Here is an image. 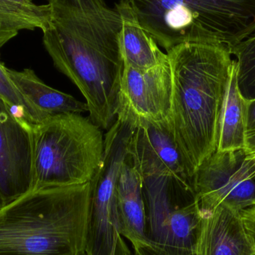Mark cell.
Instances as JSON below:
<instances>
[{"label":"cell","mask_w":255,"mask_h":255,"mask_svg":"<svg viewBox=\"0 0 255 255\" xmlns=\"http://www.w3.org/2000/svg\"><path fill=\"white\" fill-rule=\"evenodd\" d=\"M47 1L51 19L43 31L45 49L85 97L91 121L111 124L118 112L124 69L119 12L104 0Z\"/></svg>","instance_id":"cell-1"},{"label":"cell","mask_w":255,"mask_h":255,"mask_svg":"<svg viewBox=\"0 0 255 255\" xmlns=\"http://www.w3.org/2000/svg\"><path fill=\"white\" fill-rule=\"evenodd\" d=\"M254 255H255V254Z\"/></svg>","instance_id":"cell-25"},{"label":"cell","mask_w":255,"mask_h":255,"mask_svg":"<svg viewBox=\"0 0 255 255\" xmlns=\"http://www.w3.org/2000/svg\"><path fill=\"white\" fill-rule=\"evenodd\" d=\"M241 216L246 229L254 240L255 244V205L241 211Z\"/></svg>","instance_id":"cell-21"},{"label":"cell","mask_w":255,"mask_h":255,"mask_svg":"<svg viewBox=\"0 0 255 255\" xmlns=\"http://www.w3.org/2000/svg\"><path fill=\"white\" fill-rule=\"evenodd\" d=\"M0 100H2L15 116L26 127L32 128L45 121L19 92L7 74V67L0 61Z\"/></svg>","instance_id":"cell-19"},{"label":"cell","mask_w":255,"mask_h":255,"mask_svg":"<svg viewBox=\"0 0 255 255\" xmlns=\"http://www.w3.org/2000/svg\"><path fill=\"white\" fill-rule=\"evenodd\" d=\"M7 72L24 98L45 119L66 114L88 112L86 103L48 86L31 69L16 71L7 68Z\"/></svg>","instance_id":"cell-15"},{"label":"cell","mask_w":255,"mask_h":255,"mask_svg":"<svg viewBox=\"0 0 255 255\" xmlns=\"http://www.w3.org/2000/svg\"><path fill=\"white\" fill-rule=\"evenodd\" d=\"M31 135V190L90 182L102 166L105 135L90 118L51 117L33 127Z\"/></svg>","instance_id":"cell-5"},{"label":"cell","mask_w":255,"mask_h":255,"mask_svg":"<svg viewBox=\"0 0 255 255\" xmlns=\"http://www.w3.org/2000/svg\"><path fill=\"white\" fill-rule=\"evenodd\" d=\"M4 206V201H3V199H1V195H0V210L1 209V208H3V207Z\"/></svg>","instance_id":"cell-23"},{"label":"cell","mask_w":255,"mask_h":255,"mask_svg":"<svg viewBox=\"0 0 255 255\" xmlns=\"http://www.w3.org/2000/svg\"><path fill=\"white\" fill-rule=\"evenodd\" d=\"M195 255H254V240L241 212L224 205L201 211Z\"/></svg>","instance_id":"cell-12"},{"label":"cell","mask_w":255,"mask_h":255,"mask_svg":"<svg viewBox=\"0 0 255 255\" xmlns=\"http://www.w3.org/2000/svg\"><path fill=\"white\" fill-rule=\"evenodd\" d=\"M133 126L117 119L105 134L102 166L91 181L86 255H109L120 233L117 184Z\"/></svg>","instance_id":"cell-7"},{"label":"cell","mask_w":255,"mask_h":255,"mask_svg":"<svg viewBox=\"0 0 255 255\" xmlns=\"http://www.w3.org/2000/svg\"><path fill=\"white\" fill-rule=\"evenodd\" d=\"M172 100L169 61L146 70L124 66L117 119L133 126L140 122H168Z\"/></svg>","instance_id":"cell-9"},{"label":"cell","mask_w":255,"mask_h":255,"mask_svg":"<svg viewBox=\"0 0 255 255\" xmlns=\"http://www.w3.org/2000/svg\"><path fill=\"white\" fill-rule=\"evenodd\" d=\"M172 73L168 127L187 169L217 151L220 121L235 59L223 45L184 43L166 52Z\"/></svg>","instance_id":"cell-2"},{"label":"cell","mask_w":255,"mask_h":255,"mask_svg":"<svg viewBox=\"0 0 255 255\" xmlns=\"http://www.w3.org/2000/svg\"><path fill=\"white\" fill-rule=\"evenodd\" d=\"M148 255H195L200 212L191 186L174 178L142 179Z\"/></svg>","instance_id":"cell-6"},{"label":"cell","mask_w":255,"mask_h":255,"mask_svg":"<svg viewBox=\"0 0 255 255\" xmlns=\"http://www.w3.org/2000/svg\"><path fill=\"white\" fill-rule=\"evenodd\" d=\"M231 51L240 92L246 101L255 100V31Z\"/></svg>","instance_id":"cell-18"},{"label":"cell","mask_w":255,"mask_h":255,"mask_svg":"<svg viewBox=\"0 0 255 255\" xmlns=\"http://www.w3.org/2000/svg\"><path fill=\"white\" fill-rule=\"evenodd\" d=\"M128 155L142 179L169 178L193 187V178L169 130L168 122H140L133 127Z\"/></svg>","instance_id":"cell-10"},{"label":"cell","mask_w":255,"mask_h":255,"mask_svg":"<svg viewBox=\"0 0 255 255\" xmlns=\"http://www.w3.org/2000/svg\"><path fill=\"white\" fill-rule=\"evenodd\" d=\"M32 184L31 129L0 100V195L4 205L29 192Z\"/></svg>","instance_id":"cell-11"},{"label":"cell","mask_w":255,"mask_h":255,"mask_svg":"<svg viewBox=\"0 0 255 255\" xmlns=\"http://www.w3.org/2000/svg\"><path fill=\"white\" fill-rule=\"evenodd\" d=\"M115 8L122 22L120 46L124 66L146 70L166 62L167 54L160 50L154 38L140 25L128 0H121Z\"/></svg>","instance_id":"cell-14"},{"label":"cell","mask_w":255,"mask_h":255,"mask_svg":"<svg viewBox=\"0 0 255 255\" xmlns=\"http://www.w3.org/2000/svg\"><path fill=\"white\" fill-rule=\"evenodd\" d=\"M245 151L247 154L255 153V100L247 101Z\"/></svg>","instance_id":"cell-20"},{"label":"cell","mask_w":255,"mask_h":255,"mask_svg":"<svg viewBox=\"0 0 255 255\" xmlns=\"http://www.w3.org/2000/svg\"><path fill=\"white\" fill-rule=\"evenodd\" d=\"M86 255V254H84V255Z\"/></svg>","instance_id":"cell-24"},{"label":"cell","mask_w":255,"mask_h":255,"mask_svg":"<svg viewBox=\"0 0 255 255\" xmlns=\"http://www.w3.org/2000/svg\"><path fill=\"white\" fill-rule=\"evenodd\" d=\"M142 187V176L127 154L117 184L120 233L130 242L133 250L145 253L148 241Z\"/></svg>","instance_id":"cell-13"},{"label":"cell","mask_w":255,"mask_h":255,"mask_svg":"<svg viewBox=\"0 0 255 255\" xmlns=\"http://www.w3.org/2000/svg\"><path fill=\"white\" fill-rule=\"evenodd\" d=\"M144 29L166 52L184 43L232 50L255 31V0H128Z\"/></svg>","instance_id":"cell-4"},{"label":"cell","mask_w":255,"mask_h":255,"mask_svg":"<svg viewBox=\"0 0 255 255\" xmlns=\"http://www.w3.org/2000/svg\"><path fill=\"white\" fill-rule=\"evenodd\" d=\"M91 181L30 190L0 210V255L85 254Z\"/></svg>","instance_id":"cell-3"},{"label":"cell","mask_w":255,"mask_h":255,"mask_svg":"<svg viewBox=\"0 0 255 255\" xmlns=\"http://www.w3.org/2000/svg\"><path fill=\"white\" fill-rule=\"evenodd\" d=\"M51 19L49 4L33 0H0V49L22 30L44 31Z\"/></svg>","instance_id":"cell-17"},{"label":"cell","mask_w":255,"mask_h":255,"mask_svg":"<svg viewBox=\"0 0 255 255\" xmlns=\"http://www.w3.org/2000/svg\"><path fill=\"white\" fill-rule=\"evenodd\" d=\"M118 241V239H117ZM116 246H117V241L115 243V246H114L113 249H112V252H111L110 255H116Z\"/></svg>","instance_id":"cell-22"},{"label":"cell","mask_w":255,"mask_h":255,"mask_svg":"<svg viewBox=\"0 0 255 255\" xmlns=\"http://www.w3.org/2000/svg\"><path fill=\"white\" fill-rule=\"evenodd\" d=\"M245 150L217 151L205 159L193 177L195 197L199 211L224 205L241 212L255 205V179L242 171Z\"/></svg>","instance_id":"cell-8"},{"label":"cell","mask_w":255,"mask_h":255,"mask_svg":"<svg viewBox=\"0 0 255 255\" xmlns=\"http://www.w3.org/2000/svg\"><path fill=\"white\" fill-rule=\"evenodd\" d=\"M247 131V101L240 92L234 64L222 109L218 151L244 149Z\"/></svg>","instance_id":"cell-16"}]
</instances>
